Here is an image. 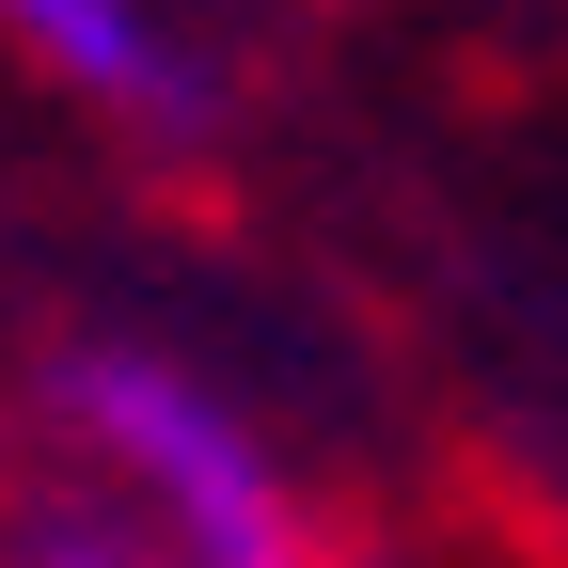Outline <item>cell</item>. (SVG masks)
Masks as SVG:
<instances>
[{
	"instance_id": "3957f363",
	"label": "cell",
	"mask_w": 568,
	"mask_h": 568,
	"mask_svg": "<svg viewBox=\"0 0 568 568\" xmlns=\"http://www.w3.org/2000/svg\"><path fill=\"white\" fill-rule=\"evenodd\" d=\"M17 568H190L159 521H111V506H48V521H17Z\"/></svg>"
},
{
	"instance_id": "7a4b0ae2",
	"label": "cell",
	"mask_w": 568,
	"mask_h": 568,
	"mask_svg": "<svg viewBox=\"0 0 568 568\" xmlns=\"http://www.w3.org/2000/svg\"><path fill=\"white\" fill-rule=\"evenodd\" d=\"M0 32H17L63 95H95V111H126V126H190V111H205V63L142 17V0H0Z\"/></svg>"
},
{
	"instance_id": "6da1fadb",
	"label": "cell",
	"mask_w": 568,
	"mask_h": 568,
	"mask_svg": "<svg viewBox=\"0 0 568 568\" xmlns=\"http://www.w3.org/2000/svg\"><path fill=\"white\" fill-rule=\"evenodd\" d=\"M63 410H80V443L142 489V521H159L190 568H332V552L301 537L284 458H268L190 364H159V347H80V364H63Z\"/></svg>"
}]
</instances>
